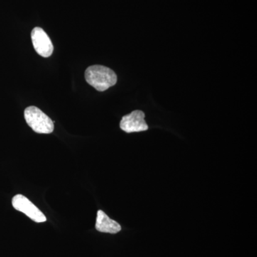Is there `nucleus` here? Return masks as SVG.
Wrapping results in <instances>:
<instances>
[{
    "label": "nucleus",
    "instance_id": "obj_1",
    "mask_svg": "<svg viewBox=\"0 0 257 257\" xmlns=\"http://www.w3.org/2000/svg\"><path fill=\"white\" fill-rule=\"evenodd\" d=\"M84 75L88 84L99 92L106 91L117 82V77L114 71L104 66H90L86 69Z\"/></svg>",
    "mask_w": 257,
    "mask_h": 257
},
{
    "label": "nucleus",
    "instance_id": "obj_2",
    "mask_svg": "<svg viewBox=\"0 0 257 257\" xmlns=\"http://www.w3.org/2000/svg\"><path fill=\"white\" fill-rule=\"evenodd\" d=\"M25 119L34 132L39 134L53 133L54 121L37 106H28L25 109Z\"/></svg>",
    "mask_w": 257,
    "mask_h": 257
},
{
    "label": "nucleus",
    "instance_id": "obj_3",
    "mask_svg": "<svg viewBox=\"0 0 257 257\" xmlns=\"http://www.w3.org/2000/svg\"><path fill=\"white\" fill-rule=\"evenodd\" d=\"M12 204L16 210L24 213L25 215L28 216L30 219L35 222H45L47 220L46 216L41 210L38 209L30 199L22 194L15 195L12 200Z\"/></svg>",
    "mask_w": 257,
    "mask_h": 257
},
{
    "label": "nucleus",
    "instance_id": "obj_4",
    "mask_svg": "<svg viewBox=\"0 0 257 257\" xmlns=\"http://www.w3.org/2000/svg\"><path fill=\"white\" fill-rule=\"evenodd\" d=\"M145 117V114L143 111H133L123 116L120 121V128L126 133L147 131L149 127Z\"/></svg>",
    "mask_w": 257,
    "mask_h": 257
},
{
    "label": "nucleus",
    "instance_id": "obj_5",
    "mask_svg": "<svg viewBox=\"0 0 257 257\" xmlns=\"http://www.w3.org/2000/svg\"><path fill=\"white\" fill-rule=\"evenodd\" d=\"M32 42L37 53L43 57H49L53 53L54 46L50 37L42 28H35L32 30Z\"/></svg>",
    "mask_w": 257,
    "mask_h": 257
},
{
    "label": "nucleus",
    "instance_id": "obj_6",
    "mask_svg": "<svg viewBox=\"0 0 257 257\" xmlns=\"http://www.w3.org/2000/svg\"><path fill=\"white\" fill-rule=\"evenodd\" d=\"M95 228L98 231L109 233V234H116L121 229L119 223L110 219L104 211L101 210L97 211Z\"/></svg>",
    "mask_w": 257,
    "mask_h": 257
}]
</instances>
